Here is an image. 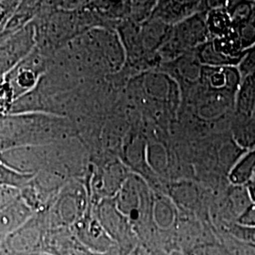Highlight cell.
Returning a JSON list of instances; mask_svg holds the SVG:
<instances>
[{"mask_svg":"<svg viewBox=\"0 0 255 255\" xmlns=\"http://www.w3.org/2000/svg\"><path fill=\"white\" fill-rule=\"evenodd\" d=\"M51 255L47 253H38V254H32V255Z\"/></svg>","mask_w":255,"mask_h":255,"instance_id":"15","label":"cell"},{"mask_svg":"<svg viewBox=\"0 0 255 255\" xmlns=\"http://www.w3.org/2000/svg\"><path fill=\"white\" fill-rule=\"evenodd\" d=\"M15 3L13 2H0V24L5 21L9 15L14 13Z\"/></svg>","mask_w":255,"mask_h":255,"instance_id":"12","label":"cell"},{"mask_svg":"<svg viewBox=\"0 0 255 255\" xmlns=\"http://www.w3.org/2000/svg\"><path fill=\"white\" fill-rule=\"evenodd\" d=\"M248 193L250 195L251 200L255 204V174L252 180L248 182Z\"/></svg>","mask_w":255,"mask_h":255,"instance_id":"13","label":"cell"},{"mask_svg":"<svg viewBox=\"0 0 255 255\" xmlns=\"http://www.w3.org/2000/svg\"><path fill=\"white\" fill-rule=\"evenodd\" d=\"M234 133L239 146H255V74L242 78L237 90Z\"/></svg>","mask_w":255,"mask_h":255,"instance_id":"2","label":"cell"},{"mask_svg":"<svg viewBox=\"0 0 255 255\" xmlns=\"http://www.w3.org/2000/svg\"><path fill=\"white\" fill-rule=\"evenodd\" d=\"M238 64V71L242 78L255 74V45L244 51L243 57Z\"/></svg>","mask_w":255,"mask_h":255,"instance_id":"9","label":"cell"},{"mask_svg":"<svg viewBox=\"0 0 255 255\" xmlns=\"http://www.w3.org/2000/svg\"><path fill=\"white\" fill-rule=\"evenodd\" d=\"M64 125L54 115L23 113L0 119V153L12 147L44 146L60 141Z\"/></svg>","mask_w":255,"mask_h":255,"instance_id":"1","label":"cell"},{"mask_svg":"<svg viewBox=\"0 0 255 255\" xmlns=\"http://www.w3.org/2000/svg\"><path fill=\"white\" fill-rule=\"evenodd\" d=\"M249 231H250V235H251L252 239L255 241V228H250Z\"/></svg>","mask_w":255,"mask_h":255,"instance_id":"14","label":"cell"},{"mask_svg":"<svg viewBox=\"0 0 255 255\" xmlns=\"http://www.w3.org/2000/svg\"><path fill=\"white\" fill-rule=\"evenodd\" d=\"M48 231L44 213H35L31 219L0 245V255L46 253V238Z\"/></svg>","mask_w":255,"mask_h":255,"instance_id":"3","label":"cell"},{"mask_svg":"<svg viewBox=\"0 0 255 255\" xmlns=\"http://www.w3.org/2000/svg\"><path fill=\"white\" fill-rule=\"evenodd\" d=\"M35 27L29 25L0 42V74L9 73L28 56L35 43Z\"/></svg>","mask_w":255,"mask_h":255,"instance_id":"4","label":"cell"},{"mask_svg":"<svg viewBox=\"0 0 255 255\" xmlns=\"http://www.w3.org/2000/svg\"><path fill=\"white\" fill-rule=\"evenodd\" d=\"M35 175H26L12 170L0 160V186H9L23 189Z\"/></svg>","mask_w":255,"mask_h":255,"instance_id":"7","label":"cell"},{"mask_svg":"<svg viewBox=\"0 0 255 255\" xmlns=\"http://www.w3.org/2000/svg\"><path fill=\"white\" fill-rule=\"evenodd\" d=\"M20 197V189L9 186H0V209L9 206L12 202L17 201Z\"/></svg>","mask_w":255,"mask_h":255,"instance_id":"10","label":"cell"},{"mask_svg":"<svg viewBox=\"0 0 255 255\" xmlns=\"http://www.w3.org/2000/svg\"><path fill=\"white\" fill-rule=\"evenodd\" d=\"M255 174V146L243 155L230 174L231 181L237 185L248 184Z\"/></svg>","mask_w":255,"mask_h":255,"instance_id":"6","label":"cell"},{"mask_svg":"<svg viewBox=\"0 0 255 255\" xmlns=\"http://www.w3.org/2000/svg\"><path fill=\"white\" fill-rule=\"evenodd\" d=\"M240 222L243 225L249 226L250 228H255V204L253 203L247 208L241 218H240Z\"/></svg>","mask_w":255,"mask_h":255,"instance_id":"11","label":"cell"},{"mask_svg":"<svg viewBox=\"0 0 255 255\" xmlns=\"http://www.w3.org/2000/svg\"><path fill=\"white\" fill-rule=\"evenodd\" d=\"M207 25L210 31L219 37L227 34L232 29V20L228 10L214 9L207 19Z\"/></svg>","mask_w":255,"mask_h":255,"instance_id":"8","label":"cell"},{"mask_svg":"<svg viewBox=\"0 0 255 255\" xmlns=\"http://www.w3.org/2000/svg\"><path fill=\"white\" fill-rule=\"evenodd\" d=\"M35 212L20 197L0 209V245L33 217Z\"/></svg>","mask_w":255,"mask_h":255,"instance_id":"5","label":"cell"}]
</instances>
